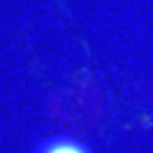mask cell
Returning <instances> with one entry per match:
<instances>
[{"mask_svg":"<svg viewBox=\"0 0 153 153\" xmlns=\"http://www.w3.org/2000/svg\"><path fill=\"white\" fill-rule=\"evenodd\" d=\"M34 153H91L85 144L72 137H52L41 142Z\"/></svg>","mask_w":153,"mask_h":153,"instance_id":"obj_1","label":"cell"}]
</instances>
